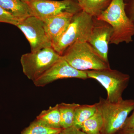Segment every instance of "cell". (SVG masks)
<instances>
[{
  "label": "cell",
  "mask_w": 134,
  "mask_h": 134,
  "mask_svg": "<svg viewBox=\"0 0 134 134\" xmlns=\"http://www.w3.org/2000/svg\"><path fill=\"white\" fill-rule=\"evenodd\" d=\"M112 0H78L82 10L92 17H97L105 10Z\"/></svg>",
  "instance_id": "4fadbf2b"
},
{
  "label": "cell",
  "mask_w": 134,
  "mask_h": 134,
  "mask_svg": "<svg viewBox=\"0 0 134 134\" xmlns=\"http://www.w3.org/2000/svg\"><path fill=\"white\" fill-rule=\"evenodd\" d=\"M125 2V12L129 19L134 24V0H126Z\"/></svg>",
  "instance_id": "ffe728a7"
},
{
  "label": "cell",
  "mask_w": 134,
  "mask_h": 134,
  "mask_svg": "<svg viewBox=\"0 0 134 134\" xmlns=\"http://www.w3.org/2000/svg\"><path fill=\"white\" fill-rule=\"evenodd\" d=\"M0 6L19 22L33 15L29 4L21 0H0Z\"/></svg>",
  "instance_id": "7c38bea8"
},
{
  "label": "cell",
  "mask_w": 134,
  "mask_h": 134,
  "mask_svg": "<svg viewBox=\"0 0 134 134\" xmlns=\"http://www.w3.org/2000/svg\"><path fill=\"white\" fill-rule=\"evenodd\" d=\"M125 0H112L109 7L97 18L108 23L113 28L110 44L118 45L133 42L134 24L125 10Z\"/></svg>",
  "instance_id": "6da1fadb"
},
{
  "label": "cell",
  "mask_w": 134,
  "mask_h": 134,
  "mask_svg": "<svg viewBox=\"0 0 134 134\" xmlns=\"http://www.w3.org/2000/svg\"><path fill=\"white\" fill-rule=\"evenodd\" d=\"M79 105L75 103L58 104L62 128H67L73 126L75 110Z\"/></svg>",
  "instance_id": "2e32d148"
},
{
  "label": "cell",
  "mask_w": 134,
  "mask_h": 134,
  "mask_svg": "<svg viewBox=\"0 0 134 134\" xmlns=\"http://www.w3.org/2000/svg\"><path fill=\"white\" fill-rule=\"evenodd\" d=\"M96 104L104 121L101 134H115L120 132L124 127L130 113L134 110V99H123L112 103L100 98Z\"/></svg>",
  "instance_id": "7a4b0ae2"
},
{
  "label": "cell",
  "mask_w": 134,
  "mask_h": 134,
  "mask_svg": "<svg viewBox=\"0 0 134 134\" xmlns=\"http://www.w3.org/2000/svg\"><path fill=\"white\" fill-rule=\"evenodd\" d=\"M93 24V17L81 10L74 15L66 30L52 47L62 56L65 50L76 41H88Z\"/></svg>",
  "instance_id": "277c9868"
},
{
  "label": "cell",
  "mask_w": 134,
  "mask_h": 134,
  "mask_svg": "<svg viewBox=\"0 0 134 134\" xmlns=\"http://www.w3.org/2000/svg\"><path fill=\"white\" fill-rule=\"evenodd\" d=\"M97 110L96 103L91 105L79 104L75 110L73 126L81 129L83 122L93 115Z\"/></svg>",
  "instance_id": "9a60e30c"
},
{
  "label": "cell",
  "mask_w": 134,
  "mask_h": 134,
  "mask_svg": "<svg viewBox=\"0 0 134 134\" xmlns=\"http://www.w3.org/2000/svg\"><path fill=\"white\" fill-rule=\"evenodd\" d=\"M28 4L33 15L43 21L63 12L75 14L82 10L75 0H32Z\"/></svg>",
  "instance_id": "ba28073f"
},
{
  "label": "cell",
  "mask_w": 134,
  "mask_h": 134,
  "mask_svg": "<svg viewBox=\"0 0 134 134\" xmlns=\"http://www.w3.org/2000/svg\"><path fill=\"white\" fill-rule=\"evenodd\" d=\"M21 1H23L24 2L29 3L30 2H31L32 1V0H21Z\"/></svg>",
  "instance_id": "cb8c5ba5"
},
{
  "label": "cell",
  "mask_w": 134,
  "mask_h": 134,
  "mask_svg": "<svg viewBox=\"0 0 134 134\" xmlns=\"http://www.w3.org/2000/svg\"><path fill=\"white\" fill-rule=\"evenodd\" d=\"M69 78H78L83 80L88 78L85 71L76 69L62 57L42 76L33 83L37 87H43L56 80Z\"/></svg>",
  "instance_id": "9c48e42d"
},
{
  "label": "cell",
  "mask_w": 134,
  "mask_h": 134,
  "mask_svg": "<svg viewBox=\"0 0 134 134\" xmlns=\"http://www.w3.org/2000/svg\"><path fill=\"white\" fill-rule=\"evenodd\" d=\"M75 1H78V0H75Z\"/></svg>",
  "instance_id": "d4e9b609"
},
{
  "label": "cell",
  "mask_w": 134,
  "mask_h": 134,
  "mask_svg": "<svg viewBox=\"0 0 134 134\" xmlns=\"http://www.w3.org/2000/svg\"><path fill=\"white\" fill-rule=\"evenodd\" d=\"M103 125V117L97 109L93 115L83 122L81 129L88 134H101Z\"/></svg>",
  "instance_id": "e0dca14e"
},
{
  "label": "cell",
  "mask_w": 134,
  "mask_h": 134,
  "mask_svg": "<svg viewBox=\"0 0 134 134\" xmlns=\"http://www.w3.org/2000/svg\"><path fill=\"white\" fill-rule=\"evenodd\" d=\"M126 1V0H125V2Z\"/></svg>",
  "instance_id": "484cf974"
},
{
  "label": "cell",
  "mask_w": 134,
  "mask_h": 134,
  "mask_svg": "<svg viewBox=\"0 0 134 134\" xmlns=\"http://www.w3.org/2000/svg\"><path fill=\"white\" fill-rule=\"evenodd\" d=\"M122 129H134V111L132 115L128 117Z\"/></svg>",
  "instance_id": "7402d4cb"
},
{
  "label": "cell",
  "mask_w": 134,
  "mask_h": 134,
  "mask_svg": "<svg viewBox=\"0 0 134 134\" xmlns=\"http://www.w3.org/2000/svg\"><path fill=\"white\" fill-rule=\"evenodd\" d=\"M62 130L50 127L36 119L24 129L21 134H59Z\"/></svg>",
  "instance_id": "ac0fdd59"
},
{
  "label": "cell",
  "mask_w": 134,
  "mask_h": 134,
  "mask_svg": "<svg viewBox=\"0 0 134 134\" xmlns=\"http://www.w3.org/2000/svg\"><path fill=\"white\" fill-rule=\"evenodd\" d=\"M62 58L52 47L23 54L20 59L24 74L35 81Z\"/></svg>",
  "instance_id": "5b68a950"
},
{
  "label": "cell",
  "mask_w": 134,
  "mask_h": 134,
  "mask_svg": "<svg viewBox=\"0 0 134 134\" xmlns=\"http://www.w3.org/2000/svg\"><path fill=\"white\" fill-rule=\"evenodd\" d=\"M74 15L63 12L43 20L46 33L52 44L65 32Z\"/></svg>",
  "instance_id": "8fae6325"
},
{
  "label": "cell",
  "mask_w": 134,
  "mask_h": 134,
  "mask_svg": "<svg viewBox=\"0 0 134 134\" xmlns=\"http://www.w3.org/2000/svg\"><path fill=\"white\" fill-rule=\"evenodd\" d=\"M62 56L71 66L81 71L110 68L109 63L104 60L87 41H76Z\"/></svg>",
  "instance_id": "3957f363"
},
{
  "label": "cell",
  "mask_w": 134,
  "mask_h": 134,
  "mask_svg": "<svg viewBox=\"0 0 134 134\" xmlns=\"http://www.w3.org/2000/svg\"><path fill=\"white\" fill-rule=\"evenodd\" d=\"M59 134H88L81 130L72 126L66 129H62Z\"/></svg>",
  "instance_id": "44dd1931"
},
{
  "label": "cell",
  "mask_w": 134,
  "mask_h": 134,
  "mask_svg": "<svg viewBox=\"0 0 134 134\" xmlns=\"http://www.w3.org/2000/svg\"><path fill=\"white\" fill-rule=\"evenodd\" d=\"M85 71L88 78L96 80L105 88L108 102L117 103L123 99L122 93L130 79L129 75L110 68Z\"/></svg>",
  "instance_id": "8992f818"
},
{
  "label": "cell",
  "mask_w": 134,
  "mask_h": 134,
  "mask_svg": "<svg viewBox=\"0 0 134 134\" xmlns=\"http://www.w3.org/2000/svg\"><path fill=\"white\" fill-rule=\"evenodd\" d=\"M120 132L121 134H134V129H122Z\"/></svg>",
  "instance_id": "603a6c76"
},
{
  "label": "cell",
  "mask_w": 134,
  "mask_h": 134,
  "mask_svg": "<svg viewBox=\"0 0 134 134\" xmlns=\"http://www.w3.org/2000/svg\"><path fill=\"white\" fill-rule=\"evenodd\" d=\"M36 119L44 125L52 128L62 129L60 125V116L58 104L43 110L38 115Z\"/></svg>",
  "instance_id": "5bb4252c"
},
{
  "label": "cell",
  "mask_w": 134,
  "mask_h": 134,
  "mask_svg": "<svg viewBox=\"0 0 134 134\" xmlns=\"http://www.w3.org/2000/svg\"><path fill=\"white\" fill-rule=\"evenodd\" d=\"M18 22L12 15L0 6V23H6L16 26Z\"/></svg>",
  "instance_id": "d6986e66"
},
{
  "label": "cell",
  "mask_w": 134,
  "mask_h": 134,
  "mask_svg": "<svg viewBox=\"0 0 134 134\" xmlns=\"http://www.w3.org/2000/svg\"><path fill=\"white\" fill-rule=\"evenodd\" d=\"M24 34L30 46L31 52L52 47L46 33L43 20L32 15L18 22L16 26Z\"/></svg>",
  "instance_id": "52a82bcc"
},
{
  "label": "cell",
  "mask_w": 134,
  "mask_h": 134,
  "mask_svg": "<svg viewBox=\"0 0 134 134\" xmlns=\"http://www.w3.org/2000/svg\"><path fill=\"white\" fill-rule=\"evenodd\" d=\"M112 27L109 24L93 17V24L87 42L104 60L109 63L108 45L113 34Z\"/></svg>",
  "instance_id": "30bf717a"
}]
</instances>
